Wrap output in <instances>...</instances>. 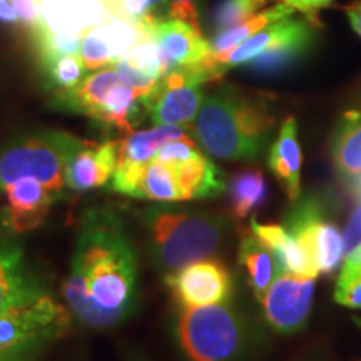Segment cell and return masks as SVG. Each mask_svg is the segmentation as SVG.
Instances as JSON below:
<instances>
[{
	"mask_svg": "<svg viewBox=\"0 0 361 361\" xmlns=\"http://www.w3.org/2000/svg\"><path fill=\"white\" fill-rule=\"evenodd\" d=\"M135 361H146V360H135Z\"/></svg>",
	"mask_w": 361,
	"mask_h": 361,
	"instance_id": "bcb514c9",
	"label": "cell"
},
{
	"mask_svg": "<svg viewBox=\"0 0 361 361\" xmlns=\"http://www.w3.org/2000/svg\"><path fill=\"white\" fill-rule=\"evenodd\" d=\"M335 301L351 310H361V269H341L336 279Z\"/></svg>",
	"mask_w": 361,
	"mask_h": 361,
	"instance_id": "836d02e7",
	"label": "cell"
},
{
	"mask_svg": "<svg viewBox=\"0 0 361 361\" xmlns=\"http://www.w3.org/2000/svg\"><path fill=\"white\" fill-rule=\"evenodd\" d=\"M291 13L295 12L281 2L273 7L263 8V11L255 13V16L250 17L247 20L231 27V29L224 30V32L213 34L209 39L211 57L218 59L226 56V54L233 51L234 47H238L239 44H243L246 39H250L251 35H255L256 32H259L261 29H264L266 25L273 24V22L283 19V17L286 16H291Z\"/></svg>",
	"mask_w": 361,
	"mask_h": 361,
	"instance_id": "83f0119b",
	"label": "cell"
},
{
	"mask_svg": "<svg viewBox=\"0 0 361 361\" xmlns=\"http://www.w3.org/2000/svg\"><path fill=\"white\" fill-rule=\"evenodd\" d=\"M284 226L303 245L318 274H335L345 256L343 234L336 224L324 218L318 202L311 200L300 202Z\"/></svg>",
	"mask_w": 361,
	"mask_h": 361,
	"instance_id": "30bf717a",
	"label": "cell"
},
{
	"mask_svg": "<svg viewBox=\"0 0 361 361\" xmlns=\"http://www.w3.org/2000/svg\"><path fill=\"white\" fill-rule=\"evenodd\" d=\"M329 154L343 179L348 180L361 173V107L346 111L338 121Z\"/></svg>",
	"mask_w": 361,
	"mask_h": 361,
	"instance_id": "603a6c76",
	"label": "cell"
},
{
	"mask_svg": "<svg viewBox=\"0 0 361 361\" xmlns=\"http://www.w3.org/2000/svg\"><path fill=\"white\" fill-rule=\"evenodd\" d=\"M19 16L20 25L29 27L30 30L39 24V2L37 0H12Z\"/></svg>",
	"mask_w": 361,
	"mask_h": 361,
	"instance_id": "8d00e7d4",
	"label": "cell"
},
{
	"mask_svg": "<svg viewBox=\"0 0 361 361\" xmlns=\"http://www.w3.org/2000/svg\"><path fill=\"white\" fill-rule=\"evenodd\" d=\"M82 139L66 130H37L0 147V194L24 178L37 179L57 196L64 191V174Z\"/></svg>",
	"mask_w": 361,
	"mask_h": 361,
	"instance_id": "5b68a950",
	"label": "cell"
},
{
	"mask_svg": "<svg viewBox=\"0 0 361 361\" xmlns=\"http://www.w3.org/2000/svg\"><path fill=\"white\" fill-rule=\"evenodd\" d=\"M0 22L6 25L20 24L16 7L12 0H0Z\"/></svg>",
	"mask_w": 361,
	"mask_h": 361,
	"instance_id": "f35d334b",
	"label": "cell"
},
{
	"mask_svg": "<svg viewBox=\"0 0 361 361\" xmlns=\"http://www.w3.org/2000/svg\"><path fill=\"white\" fill-rule=\"evenodd\" d=\"M229 214L243 221L261 209L268 201V183L258 168H246L233 174L228 184Z\"/></svg>",
	"mask_w": 361,
	"mask_h": 361,
	"instance_id": "484cf974",
	"label": "cell"
},
{
	"mask_svg": "<svg viewBox=\"0 0 361 361\" xmlns=\"http://www.w3.org/2000/svg\"><path fill=\"white\" fill-rule=\"evenodd\" d=\"M189 137L179 126H154L152 129L129 133L119 141V161L117 164L146 166L154 159L157 151L171 141Z\"/></svg>",
	"mask_w": 361,
	"mask_h": 361,
	"instance_id": "d4e9b609",
	"label": "cell"
},
{
	"mask_svg": "<svg viewBox=\"0 0 361 361\" xmlns=\"http://www.w3.org/2000/svg\"><path fill=\"white\" fill-rule=\"evenodd\" d=\"M152 258L166 273L196 261L211 259L224 246L229 224L223 216L204 211L151 207L144 213Z\"/></svg>",
	"mask_w": 361,
	"mask_h": 361,
	"instance_id": "3957f363",
	"label": "cell"
},
{
	"mask_svg": "<svg viewBox=\"0 0 361 361\" xmlns=\"http://www.w3.org/2000/svg\"><path fill=\"white\" fill-rule=\"evenodd\" d=\"M47 291L27 263L19 243L0 234V313L25 298Z\"/></svg>",
	"mask_w": 361,
	"mask_h": 361,
	"instance_id": "e0dca14e",
	"label": "cell"
},
{
	"mask_svg": "<svg viewBox=\"0 0 361 361\" xmlns=\"http://www.w3.org/2000/svg\"><path fill=\"white\" fill-rule=\"evenodd\" d=\"M141 109H144L141 97L135 94L133 87L121 80L109 90L92 121L106 126V128H114L129 134L139 123Z\"/></svg>",
	"mask_w": 361,
	"mask_h": 361,
	"instance_id": "4316f807",
	"label": "cell"
},
{
	"mask_svg": "<svg viewBox=\"0 0 361 361\" xmlns=\"http://www.w3.org/2000/svg\"><path fill=\"white\" fill-rule=\"evenodd\" d=\"M151 37L159 49L164 74L178 69L204 67L211 57L209 40L202 35L201 29L184 20H157L151 30Z\"/></svg>",
	"mask_w": 361,
	"mask_h": 361,
	"instance_id": "4fadbf2b",
	"label": "cell"
},
{
	"mask_svg": "<svg viewBox=\"0 0 361 361\" xmlns=\"http://www.w3.org/2000/svg\"><path fill=\"white\" fill-rule=\"evenodd\" d=\"M119 161V141H82L66 168V188L87 192L104 188L114 176Z\"/></svg>",
	"mask_w": 361,
	"mask_h": 361,
	"instance_id": "2e32d148",
	"label": "cell"
},
{
	"mask_svg": "<svg viewBox=\"0 0 361 361\" xmlns=\"http://www.w3.org/2000/svg\"><path fill=\"white\" fill-rule=\"evenodd\" d=\"M42 69L45 72V78H47V82L51 84L52 89H56V92L75 87L82 80L84 75L87 74L80 56L57 57L42 64Z\"/></svg>",
	"mask_w": 361,
	"mask_h": 361,
	"instance_id": "4dcf8cb0",
	"label": "cell"
},
{
	"mask_svg": "<svg viewBox=\"0 0 361 361\" xmlns=\"http://www.w3.org/2000/svg\"><path fill=\"white\" fill-rule=\"evenodd\" d=\"M7 204L2 209V224L12 234H24L37 229L47 218L57 194L32 178L11 184L6 191Z\"/></svg>",
	"mask_w": 361,
	"mask_h": 361,
	"instance_id": "9a60e30c",
	"label": "cell"
},
{
	"mask_svg": "<svg viewBox=\"0 0 361 361\" xmlns=\"http://www.w3.org/2000/svg\"><path fill=\"white\" fill-rule=\"evenodd\" d=\"M107 12L151 32L157 20L151 0H102Z\"/></svg>",
	"mask_w": 361,
	"mask_h": 361,
	"instance_id": "d6a6232c",
	"label": "cell"
},
{
	"mask_svg": "<svg viewBox=\"0 0 361 361\" xmlns=\"http://www.w3.org/2000/svg\"><path fill=\"white\" fill-rule=\"evenodd\" d=\"M64 301L79 326H119L137 303V258L119 214L90 207L80 218L64 283Z\"/></svg>",
	"mask_w": 361,
	"mask_h": 361,
	"instance_id": "6da1fadb",
	"label": "cell"
},
{
	"mask_svg": "<svg viewBox=\"0 0 361 361\" xmlns=\"http://www.w3.org/2000/svg\"><path fill=\"white\" fill-rule=\"evenodd\" d=\"M241 243H239V264L246 269L247 281L255 298L259 301L263 300L264 293L273 283V279L279 276V269L276 258H274L273 251L256 238L251 231L243 229Z\"/></svg>",
	"mask_w": 361,
	"mask_h": 361,
	"instance_id": "cb8c5ba5",
	"label": "cell"
},
{
	"mask_svg": "<svg viewBox=\"0 0 361 361\" xmlns=\"http://www.w3.org/2000/svg\"><path fill=\"white\" fill-rule=\"evenodd\" d=\"M176 340L188 361H238L247 333L241 316L228 303L180 310Z\"/></svg>",
	"mask_w": 361,
	"mask_h": 361,
	"instance_id": "8992f818",
	"label": "cell"
},
{
	"mask_svg": "<svg viewBox=\"0 0 361 361\" xmlns=\"http://www.w3.org/2000/svg\"><path fill=\"white\" fill-rule=\"evenodd\" d=\"M206 82L211 78L202 66L171 71L144 99V109L156 126H191L204 101Z\"/></svg>",
	"mask_w": 361,
	"mask_h": 361,
	"instance_id": "ba28073f",
	"label": "cell"
},
{
	"mask_svg": "<svg viewBox=\"0 0 361 361\" xmlns=\"http://www.w3.org/2000/svg\"><path fill=\"white\" fill-rule=\"evenodd\" d=\"M313 298L314 278L300 279L279 274L261 300L266 322L274 331L284 335L300 331L310 318Z\"/></svg>",
	"mask_w": 361,
	"mask_h": 361,
	"instance_id": "7c38bea8",
	"label": "cell"
},
{
	"mask_svg": "<svg viewBox=\"0 0 361 361\" xmlns=\"http://www.w3.org/2000/svg\"><path fill=\"white\" fill-rule=\"evenodd\" d=\"M39 25L57 34L82 35L106 19L102 0H37Z\"/></svg>",
	"mask_w": 361,
	"mask_h": 361,
	"instance_id": "ac0fdd59",
	"label": "cell"
},
{
	"mask_svg": "<svg viewBox=\"0 0 361 361\" xmlns=\"http://www.w3.org/2000/svg\"><path fill=\"white\" fill-rule=\"evenodd\" d=\"M293 12H301L305 16H314L322 8L331 6L335 0H281Z\"/></svg>",
	"mask_w": 361,
	"mask_h": 361,
	"instance_id": "74e56055",
	"label": "cell"
},
{
	"mask_svg": "<svg viewBox=\"0 0 361 361\" xmlns=\"http://www.w3.org/2000/svg\"><path fill=\"white\" fill-rule=\"evenodd\" d=\"M358 246H361V200L355 206V209L351 211L350 221L346 224L345 234H343V251H345V255H348L350 251H353Z\"/></svg>",
	"mask_w": 361,
	"mask_h": 361,
	"instance_id": "d590c367",
	"label": "cell"
},
{
	"mask_svg": "<svg viewBox=\"0 0 361 361\" xmlns=\"http://www.w3.org/2000/svg\"><path fill=\"white\" fill-rule=\"evenodd\" d=\"M274 124L268 97L226 85L204 96L192 133L216 159L251 161L264 149Z\"/></svg>",
	"mask_w": 361,
	"mask_h": 361,
	"instance_id": "7a4b0ae2",
	"label": "cell"
},
{
	"mask_svg": "<svg viewBox=\"0 0 361 361\" xmlns=\"http://www.w3.org/2000/svg\"><path fill=\"white\" fill-rule=\"evenodd\" d=\"M166 2H168V0H151V4H152V8H154V12H156L157 8H159L161 6H164Z\"/></svg>",
	"mask_w": 361,
	"mask_h": 361,
	"instance_id": "7bdbcfd3",
	"label": "cell"
},
{
	"mask_svg": "<svg viewBox=\"0 0 361 361\" xmlns=\"http://www.w3.org/2000/svg\"><path fill=\"white\" fill-rule=\"evenodd\" d=\"M301 144L295 117H288L279 129L276 141L271 144L268 164L271 173L290 201H296L301 194Z\"/></svg>",
	"mask_w": 361,
	"mask_h": 361,
	"instance_id": "ffe728a7",
	"label": "cell"
},
{
	"mask_svg": "<svg viewBox=\"0 0 361 361\" xmlns=\"http://www.w3.org/2000/svg\"><path fill=\"white\" fill-rule=\"evenodd\" d=\"M114 67L121 80L133 87L142 102L164 74L159 49L151 34L144 35L123 59L116 62Z\"/></svg>",
	"mask_w": 361,
	"mask_h": 361,
	"instance_id": "44dd1931",
	"label": "cell"
},
{
	"mask_svg": "<svg viewBox=\"0 0 361 361\" xmlns=\"http://www.w3.org/2000/svg\"><path fill=\"white\" fill-rule=\"evenodd\" d=\"M266 2H269V0H266Z\"/></svg>",
	"mask_w": 361,
	"mask_h": 361,
	"instance_id": "7dc6e473",
	"label": "cell"
},
{
	"mask_svg": "<svg viewBox=\"0 0 361 361\" xmlns=\"http://www.w3.org/2000/svg\"><path fill=\"white\" fill-rule=\"evenodd\" d=\"M266 0H223L213 16V34L224 32L263 11Z\"/></svg>",
	"mask_w": 361,
	"mask_h": 361,
	"instance_id": "1f68e13d",
	"label": "cell"
},
{
	"mask_svg": "<svg viewBox=\"0 0 361 361\" xmlns=\"http://www.w3.org/2000/svg\"><path fill=\"white\" fill-rule=\"evenodd\" d=\"M341 269H361V246L345 255Z\"/></svg>",
	"mask_w": 361,
	"mask_h": 361,
	"instance_id": "60d3db41",
	"label": "cell"
},
{
	"mask_svg": "<svg viewBox=\"0 0 361 361\" xmlns=\"http://www.w3.org/2000/svg\"><path fill=\"white\" fill-rule=\"evenodd\" d=\"M0 361H32V358H4L0 356Z\"/></svg>",
	"mask_w": 361,
	"mask_h": 361,
	"instance_id": "ee69618b",
	"label": "cell"
},
{
	"mask_svg": "<svg viewBox=\"0 0 361 361\" xmlns=\"http://www.w3.org/2000/svg\"><path fill=\"white\" fill-rule=\"evenodd\" d=\"M250 228L251 233L273 251L279 274H288V276L300 279L318 276V269L310 255L295 234L288 231L286 226L261 224L256 219H251Z\"/></svg>",
	"mask_w": 361,
	"mask_h": 361,
	"instance_id": "d6986e66",
	"label": "cell"
},
{
	"mask_svg": "<svg viewBox=\"0 0 361 361\" xmlns=\"http://www.w3.org/2000/svg\"><path fill=\"white\" fill-rule=\"evenodd\" d=\"M166 286L180 308L228 303L233 296L231 273L218 259H202L166 274Z\"/></svg>",
	"mask_w": 361,
	"mask_h": 361,
	"instance_id": "8fae6325",
	"label": "cell"
},
{
	"mask_svg": "<svg viewBox=\"0 0 361 361\" xmlns=\"http://www.w3.org/2000/svg\"><path fill=\"white\" fill-rule=\"evenodd\" d=\"M168 19L188 22L197 29L200 27V0H169Z\"/></svg>",
	"mask_w": 361,
	"mask_h": 361,
	"instance_id": "e575fe53",
	"label": "cell"
},
{
	"mask_svg": "<svg viewBox=\"0 0 361 361\" xmlns=\"http://www.w3.org/2000/svg\"><path fill=\"white\" fill-rule=\"evenodd\" d=\"M353 319H355V323H356V324H358V326L361 328V318H356V316H355V318H353Z\"/></svg>",
	"mask_w": 361,
	"mask_h": 361,
	"instance_id": "f6af8a7d",
	"label": "cell"
},
{
	"mask_svg": "<svg viewBox=\"0 0 361 361\" xmlns=\"http://www.w3.org/2000/svg\"><path fill=\"white\" fill-rule=\"evenodd\" d=\"M147 34L151 32L107 12L101 24L90 27L80 35L79 56L82 59L85 71L90 72L106 66H114Z\"/></svg>",
	"mask_w": 361,
	"mask_h": 361,
	"instance_id": "5bb4252c",
	"label": "cell"
},
{
	"mask_svg": "<svg viewBox=\"0 0 361 361\" xmlns=\"http://www.w3.org/2000/svg\"><path fill=\"white\" fill-rule=\"evenodd\" d=\"M346 16H348V20L355 32L361 37V2H356L346 8Z\"/></svg>",
	"mask_w": 361,
	"mask_h": 361,
	"instance_id": "ab89813d",
	"label": "cell"
},
{
	"mask_svg": "<svg viewBox=\"0 0 361 361\" xmlns=\"http://www.w3.org/2000/svg\"><path fill=\"white\" fill-rule=\"evenodd\" d=\"M154 159L173 171L184 201L216 197L226 189L224 174L191 137L164 144Z\"/></svg>",
	"mask_w": 361,
	"mask_h": 361,
	"instance_id": "9c48e42d",
	"label": "cell"
},
{
	"mask_svg": "<svg viewBox=\"0 0 361 361\" xmlns=\"http://www.w3.org/2000/svg\"><path fill=\"white\" fill-rule=\"evenodd\" d=\"M119 82L121 78L114 66L90 71L75 87L56 92V106L94 119L109 90Z\"/></svg>",
	"mask_w": 361,
	"mask_h": 361,
	"instance_id": "7402d4cb",
	"label": "cell"
},
{
	"mask_svg": "<svg viewBox=\"0 0 361 361\" xmlns=\"http://www.w3.org/2000/svg\"><path fill=\"white\" fill-rule=\"evenodd\" d=\"M71 313L49 291L25 298L0 313V356L32 358L71 324Z\"/></svg>",
	"mask_w": 361,
	"mask_h": 361,
	"instance_id": "52a82bcc",
	"label": "cell"
},
{
	"mask_svg": "<svg viewBox=\"0 0 361 361\" xmlns=\"http://www.w3.org/2000/svg\"><path fill=\"white\" fill-rule=\"evenodd\" d=\"M348 188L358 200H361V173L358 176H355V178L348 179Z\"/></svg>",
	"mask_w": 361,
	"mask_h": 361,
	"instance_id": "b9f144b4",
	"label": "cell"
},
{
	"mask_svg": "<svg viewBox=\"0 0 361 361\" xmlns=\"http://www.w3.org/2000/svg\"><path fill=\"white\" fill-rule=\"evenodd\" d=\"M32 37L40 66L62 56H79L80 52L79 35L57 34L37 24L32 29Z\"/></svg>",
	"mask_w": 361,
	"mask_h": 361,
	"instance_id": "f546056e",
	"label": "cell"
},
{
	"mask_svg": "<svg viewBox=\"0 0 361 361\" xmlns=\"http://www.w3.org/2000/svg\"><path fill=\"white\" fill-rule=\"evenodd\" d=\"M314 39V27L308 19L286 16L266 25L223 57H209L206 71L211 80L223 78L234 67H246L258 74H276L305 56Z\"/></svg>",
	"mask_w": 361,
	"mask_h": 361,
	"instance_id": "277c9868",
	"label": "cell"
},
{
	"mask_svg": "<svg viewBox=\"0 0 361 361\" xmlns=\"http://www.w3.org/2000/svg\"><path fill=\"white\" fill-rule=\"evenodd\" d=\"M137 200H147L152 202H183L184 196L180 192L178 180L173 171L162 162L152 159L144 166L139 176L134 196Z\"/></svg>",
	"mask_w": 361,
	"mask_h": 361,
	"instance_id": "f1b7e54d",
	"label": "cell"
}]
</instances>
